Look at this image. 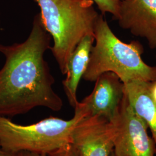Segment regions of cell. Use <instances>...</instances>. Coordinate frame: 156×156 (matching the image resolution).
Listing matches in <instances>:
<instances>
[{
	"instance_id": "cell-1",
	"label": "cell",
	"mask_w": 156,
	"mask_h": 156,
	"mask_svg": "<svg viewBox=\"0 0 156 156\" xmlns=\"http://www.w3.org/2000/svg\"><path fill=\"white\" fill-rule=\"evenodd\" d=\"M51 39L38 13L24 41L0 44L5 59L0 69V116H15L37 107L62 109L63 102L53 88L55 80L44 58Z\"/></svg>"
},
{
	"instance_id": "cell-2",
	"label": "cell",
	"mask_w": 156,
	"mask_h": 156,
	"mask_svg": "<svg viewBox=\"0 0 156 156\" xmlns=\"http://www.w3.org/2000/svg\"><path fill=\"white\" fill-rule=\"evenodd\" d=\"M40 9L39 15L53 41L50 49L61 73L66 75L70 57L80 41L94 37L100 16L93 0H33Z\"/></svg>"
},
{
	"instance_id": "cell-3",
	"label": "cell",
	"mask_w": 156,
	"mask_h": 156,
	"mask_svg": "<svg viewBox=\"0 0 156 156\" xmlns=\"http://www.w3.org/2000/svg\"><path fill=\"white\" fill-rule=\"evenodd\" d=\"M94 45L83 79L95 82L104 73H115L123 83L133 81L153 82L156 80V66L143 61V49L139 42L124 43L113 33L101 14L94 31Z\"/></svg>"
},
{
	"instance_id": "cell-4",
	"label": "cell",
	"mask_w": 156,
	"mask_h": 156,
	"mask_svg": "<svg viewBox=\"0 0 156 156\" xmlns=\"http://www.w3.org/2000/svg\"><path fill=\"white\" fill-rule=\"evenodd\" d=\"M74 109V115L69 120L49 117L29 125L0 116V146L15 153L27 151L48 155L71 143L73 128L85 117L82 112Z\"/></svg>"
},
{
	"instance_id": "cell-5",
	"label": "cell",
	"mask_w": 156,
	"mask_h": 156,
	"mask_svg": "<svg viewBox=\"0 0 156 156\" xmlns=\"http://www.w3.org/2000/svg\"><path fill=\"white\" fill-rule=\"evenodd\" d=\"M116 122L115 156H156V143L148 135L147 125L134 111L126 94Z\"/></svg>"
},
{
	"instance_id": "cell-6",
	"label": "cell",
	"mask_w": 156,
	"mask_h": 156,
	"mask_svg": "<svg viewBox=\"0 0 156 156\" xmlns=\"http://www.w3.org/2000/svg\"><path fill=\"white\" fill-rule=\"evenodd\" d=\"M92 92L76 108L85 117H98L115 122L119 116L124 96V84L115 73H104L95 80Z\"/></svg>"
},
{
	"instance_id": "cell-7",
	"label": "cell",
	"mask_w": 156,
	"mask_h": 156,
	"mask_svg": "<svg viewBox=\"0 0 156 156\" xmlns=\"http://www.w3.org/2000/svg\"><path fill=\"white\" fill-rule=\"evenodd\" d=\"M117 135L116 121L84 117L73 129L71 144L79 156H110L114 151Z\"/></svg>"
},
{
	"instance_id": "cell-8",
	"label": "cell",
	"mask_w": 156,
	"mask_h": 156,
	"mask_svg": "<svg viewBox=\"0 0 156 156\" xmlns=\"http://www.w3.org/2000/svg\"><path fill=\"white\" fill-rule=\"evenodd\" d=\"M117 20L121 28L156 49V0H121Z\"/></svg>"
},
{
	"instance_id": "cell-9",
	"label": "cell",
	"mask_w": 156,
	"mask_h": 156,
	"mask_svg": "<svg viewBox=\"0 0 156 156\" xmlns=\"http://www.w3.org/2000/svg\"><path fill=\"white\" fill-rule=\"evenodd\" d=\"M94 41V36H86L76 47L68 62L67 76L62 85L68 101L73 108L79 102L76 95L78 86L87 69Z\"/></svg>"
},
{
	"instance_id": "cell-10",
	"label": "cell",
	"mask_w": 156,
	"mask_h": 156,
	"mask_svg": "<svg viewBox=\"0 0 156 156\" xmlns=\"http://www.w3.org/2000/svg\"><path fill=\"white\" fill-rule=\"evenodd\" d=\"M124 84L130 105L150 129L156 144V104L151 97L150 83L137 80Z\"/></svg>"
},
{
	"instance_id": "cell-11",
	"label": "cell",
	"mask_w": 156,
	"mask_h": 156,
	"mask_svg": "<svg viewBox=\"0 0 156 156\" xmlns=\"http://www.w3.org/2000/svg\"><path fill=\"white\" fill-rule=\"evenodd\" d=\"M98 6L102 14L111 13L115 19L119 16L120 0H93Z\"/></svg>"
},
{
	"instance_id": "cell-12",
	"label": "cell",
	"mask_w": 156,
	"mask_h": 156,
	"mask_svg": "<svg viewBox=\"0 0 156 156\" xmlns=\"http://www.w3.org/2000/svg\"><path fill=\"white\" fill-rule=\"evenodd\" d=\"M48 156H79L72 144H68L60 149L49 154Z\"/></svg>"
},
{
	"instance_id": "cell-13",
	"label": "cell",
	"mask_w": 156,
	"mask_h": 156,
	"mask_svg": "<svg viewBox=\"0 0 156 156\" xmlns=\"http://www.w3.org/2000/svg\"><path fill=\"white\" fill-rule=\"evenodd\" d=\"M149 89L151 93V97L156 104V80L150 83Z\"/></svg>"
},
{
	"instance_id": "cell-14",
	"label": "cell",
	"mask_w": 156,
	"mask_h": 156,
	"mask_svg": "<svg viewBox=\"0 0 156 156\" xmlns=\"http://www.w3.org/2000/svg\"><path fill=\"white\" fill-rule=\"evenodd\" d=\"M0 156H19V153L5 151L0 146Z\"/></svg>"
},
{
	"instance_id": "cell-15",
	"label": "cell",
	"mask_w": 156,
	"mask_h": 156,
	"mask_svg": "<svg viewBox=\"0 0 156 156\" xmlns=\"http://www.w3.org/2000/svg\"><path fill=\"white\" fill-rule=\"evenodd\" d=\"M19 156H48L46 154H37L34 153H30V152H20L19 153Z\"/></svg>"
},
{
	"instance_id": "cell-16",
	"label": "cell",
	"mask_w": 156,
	"mask_h": 156,
	"mask_svg": "<svg viewBox=\"0 0 156 156\" xmlns=\"http://www.w3.org/2000/svg\"><path fill=\"white\" fill-rule=\"evenodd\" d=\"M110 156H115V153H114V152H113V151L112 153L110 155Z\"/></svg>"
},
{
	"instance_id": "cell-17",
	"label": "cell",
	"mask_w": 156,
	"mask_h": 156,
	"mask_svg": "<svg viewBox=\"0 0 156 156\" xmlns=\"http://www.w3.org/2000/svg\"><path fill=\"white\" fill-rule=\"evenodd\" d=\"M0 27H1V13H0Z\"/></svg>"
},
{
	"instance_id": "cell-18",
	"label": "cell",
	"mask_w": 156,
	"mask_h": 156,
	"mask_svg": "<svg viewBox=\"0 0 156 156\" xmlns=\"http://www.w3.org/2000/svg\"><path fill=\"white\" fill-rule=\"evenodd\" d=\"M120 1H121V0H120Z\"/></svg>"
}]
</instances>
